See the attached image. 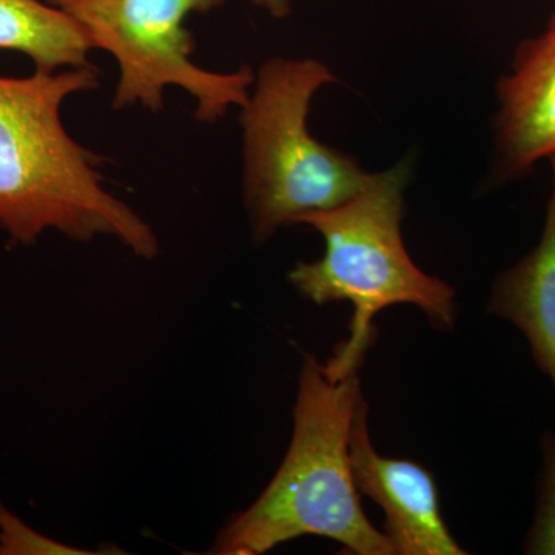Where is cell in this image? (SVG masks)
I'll return each mask as SVG.
<instances>
[{"instance_id":"5b68a950","label":"cell","mask_w":555,"mask_h":555,"mask_svg":"<svg viewBox=\"0 0 555 555\" xmlns=\"http://www.w3.org/2000/svg\"><path fill=\"white\" fill-rule=\"evenodd\" d=\"M82 28L93 49L108 51L119 67L113 108L131 105L158 113L164 91L175 86L198 105L195 118L217 122L232 105L243 107L254 69L217 73L192 61L195 39L185 27L190 14L210 13L225 0H47Z\"/></svg>"},{"instance_id":"9c48e42d","label":"cell","mask_w":555,"mask_h":555,"mask_svg":"<svg viewBox=\"0 0 555 555\" xmlns=\"http://www.w3.org/2000/svg\"><path fill=\"white\" fill-rule=\"evenodd\" d=\"M0 50L20 51L36 69L90 67L93 50L82 28L64 11L40 0H0Z\"/></svg>"},{"instance_id":"7a4b0ae2","label":"cell","mask_w":555,"mask_h":555,"mask_svg":"<svg viewBox=\"0 0 555 555\" xmlns=\"http://www.w3.org/2000/svg\"><path fill=\"white\" fill-rule=\"evenodd\" d=\"M361 397L358 371L305 356L286 459L257 502L222 529L211 554L259 555L306 535L335 540L347 553L396 554L369 521L353 481L349 436Z\"/></svg>"},{"instance_id":"8fae6325","label":"cell","mask_w":555,"mask_h":555,"mask_svg":"<svg viewBox=\"0 0 555 555\" xmlns=\"http://www.w3.org/2000/svg\"><path fill=\"white\" fill-rule=\"evenodd\" d=\"M90 554L39 534L0 506V555Z\"/></svg>"},{"instance_id":"7c38bea8","label":"cell","mask_w":555,"mask_h":555,"mask_svg":"<svg viewBox=\"0 0 555 555\" xmlns=\"http://www.w3.org/2000/svg\"><path fill=\"white\" fill-rule=\"evenodd\" d=\"M255 7L264 10L275 20H286L292 13V3L294 0H251Z\"/></svg>"},{"instance_id":"6da1fadb","label":"cell","mask_w":555,"mask_h":555,"mask_svg":"<svg viewBox=\"0 0 555 555\" xmlns=\"http://www.w3.org/2000/svg\"><path fill=\"white\" fill-rule=\"evenodd\" d=\"M100 69H36L0 76V228L30 246L54 229L75 241L113 236L153 259L159 241L133 208L104 188L102 159L65 130L61 108L72 94L96 90Z\"/></svg>"},{"instance_id":"30bf717a","label":"cell","mask_w":555,"mask_h":555,"mask_svg":"<svg viewBox=\"0 0 555 555\" xmlns=\"http://www.w3.org/2000/svg\"><path fill=\"white\" fill-rule=\"evenodd\" d=\"M526 553L555 555V438L543 440L542 491L534 525L526 542Z\"/></svg>"},{"instance_id":"52a82bcc","label":"cell","mask_w":555,"mask_h":555,"mask_svg":"<svg viewBox=\"0 0 555 555\" xmlns=\"http://www.w3.org/2000/svg\"><path fill=\"white\" fill-rule=\"evenodd\" d=\"M496 102L494 177L513 181L555 155V11L545 30L518 43Z\"/></svg>"},{"instance_id":"3957f363","label":"cell","mask_w":555,"mask_h":555,"mask_svg":"<svg viewBox=\"0 0 555 555\" xmlns=\"http://www.w3.org/2000/svg\"><path fill=\"white\" fill-rule=\"evenodd\" d=\"M409 177L411 164L401 160L371 173L366 185L346 203L310 211L295 222L317 230L326 250L318 261H299L288 281L318 306H353L350 335L327 361L332 367H360L374 341V318L390 306L414 305L434 326H454V288L423 272L404 247L401 222Z\"/></svg>"},{"instance_id":"8992f818","label":"cell","mask_w":555,"mask_h":555,"mask_svg":"<svg viewBox=\"0 0 555 555\" xmlns=\"http://www.w3.org/2000/svg\"><path fill=\"white\" fill-rule=\"evenodd\" d=\"M349 455L358 491L385 511V534L396 554H466L441 516L433 474L412 460L379 455L372 447L363 397L350 426Z\"/></svg>"},{"instance_id":"ba28073f","label":"cell","mask_w":555,"mask_h":555,"mask_svg":"<svg viewBox=\"0 0 555 555\" xmlns=\"http://www.w3.org/2000/svg\"><path fill=\"white\" fill-rule=\"evenodd\" d=\"M550 160L553 192L542 238L516 266L496 278L489 312L506 318L524 332L537 364L555 386V155Z\"/></svg>"},{"instance_id":"277c9868","label":"cell","mask_w":555,"mask_h":555,"mask_svg":"<svg viewBox=\"0 0 555 555\" xmlns=\"http://www.w3.org/2000/svg\"><path fill=\"white\" fill-rule=\"evenodd\" d=\"M337 82L323 62L272 57L241 107L244 203L262 243L310 211L346 203L371 173L353 156L313 138L309 112L317 91Z\"/></svg>"}]
</instances>
